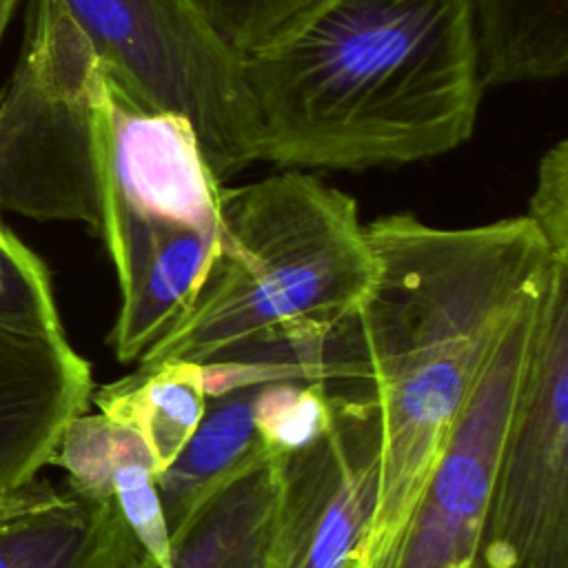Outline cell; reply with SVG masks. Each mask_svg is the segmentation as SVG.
Instances as JSON below:
<instances>
[{"mask_svg": "<svg viewBox=\"0 0 568 568\" xmlns=\"http://www.w3.org/2000/svg\"><path fill=\"white\" fill-rule=\"evenodd\" d=\"M7 499H9V497H7ZM7 499H2V501H0V506H2V504H4V501H7Z\"/></svg>", "mask_w": 568, "mask_h": 568, "instance_id": "7402d4cb", "label": "cell"}, {"mask_svg": "<svg viewBox=\"0 0 568 568\" xmlns=\"http://www.w3.org/2000/svg\"><path fill=\"white\" fill-rule=\"evenodd\" d=\"M106 71L55 0H31L0 93V206L100 229V102Z\"/></svg>", "mask_w": 568, "mask_h": 568, "instance_id": "277c9868", "label": "cell"}, {"mask_svg": "<svg viewBox=\"0 0 568 568\" xmlns=\"http://www.w3.org/2000/svg\"><path fill=\"white\" fill-rule=\"evenodd\" d=\"M220 180L191 122L126 98L106 75L100 102V229L115 277L184 231L220 233Z\"/></svg>", "mask_w": 568, "mask_h": 568, "instance_id": "52a82bcc", "label": "cell"}, {"mask_svg": "<svg viewBox=\"0 0 568 568\" xmlns=\"http://www.w3.org/2000/svg\"><path fill=\"white\" fill-rule=\"evenodd\" d=\"M240 58L266 42L313 0H189Z\"/></svg>", "mask_w": 568, "mask_h": 568, "instance_id": "d6986e66", "label": "cell"}, {"mask_svg": "<svg viewBox=\"0 0 568 568\" xmlns=\"http://www.w3.org/2000/svg\"><path fill=\"white\" fill-rule=\"evenodd\" d=\"M260 160L366 169L464 144L481 100L470 0H313L242 55Z\"/></svg>", "mask_w": 568, "mask_h": 568, "instance_id": "7a4b0ae2", "label": "cell"}, {"mask_svg": "<svg viewBox=\"0 0 568 568\" xmlns=\"http://www.w3.org/2000/svg\"><path fill=\"white\" fill-rule=\"evenodd\" d=\"M18 2H20V0H0V40H2V36H4V29H7V24H9V20H11V16H13L16 7H18Z\"/></svg>", "mask_w": 568, "mask_h": 568, "instance_id": "44dd1931", "label": "cell"}, {"mask_svg": "<svg viewBox=\"0 0 568 568\" xmlns=\"http://www.w3.org/2000/svg\"><path fill=\"white\" fill-rule=\"evenodd\" d=\"M375 493V422L333 406L328 430L284 457L266 568H355Z\"/></svg>", "mask_w": 568, "mask_h": 568, "instance_id": "9c48e42d", "label": "cell"}, {"mask_svg": "<svg viewBox=\"0 0 568 568\" xmlns=\"http://www.w3.org/2000/svg\"><path fill=\"white\" fill-rule=\"evenodd\" d=\"M51 464L67 470L71 488L111 499L142 550L164 561L169 528L155 484L158 466L140 435L104 413H82L64 428Z\"/></svg>", "mask_w": 568, "mask_h": 568, "instance_id": "4fadbf2b", "label": "cell"}, {"mask_svg": "<svg viewBox=\"0 0 568 568\" xmlns=\"http://www.w3.org/2000/svg\"><path fill=\"white\" fill-rule=\"evenodd\" d=\"M526 215L546 240L550 253L568 260V140H559L539 160Z\"/></svg>", "mask_w": 568, "mask_h": 568, "instance_id": "ffe728a7", "label": "cell"}, {"mask_svg": "<svg viewBox=\"0 0 568 568\" xmlns=\"http://www.w3.org/2000/svg\"><path fill=\"white\" fill-rule=\"evenodd\" d=\"M333 422V406L317 384L266 382L253 399V424L275 455H291L322 437Z\"/></svg>", "mask_w": 568, "mask_h": 568, "instance_id": "e0dca14e", "label": "cell"}, {"mask_svg": "<svg viewBox=\"0 0 568 568\" xmlns=\"http://www.w3.org/2000/svg\"><path fill=\"white\" fill-rule=\"evenodd\" d=\"M373 275L344 191L295 169L222 189L211 268L189 311L135 364H211L320 328L355 306Z\"/></svg>", "mask_w": 568, "mask_h": 568, "instance_id": "3957f363", "label": "cell"}, {"mask_svg": "<svg viewBox=\"0 0 568 568\" xmlns=\"http://www.w3.org/2000/svg\"><path fill=\"white\" fill-rule=\"evenodd\" d=\"M142 546L111 499L31 484L0 506V568H133Z\"/></svg>", "mask_w": 568, "mask_h": 568, "instance_id": "8fae6325", "label": "cell"}, {"mask_svg": "<svg viewBox=\"0 0 568 568\" xmlns=\"http://www.w3.org/2000/svg\"><path fill=\"white\" fill-rule=\"evenodd\" d=\"M539 291L501 333L430 468L386 568L470 566L524 377Z\"/></svg>", "mask_w": 568, "mask_h": 568, "instance_id": "ba28073f", "label": "cell"}, {"mask_svg": "<svg viewBox=\"0 0 568 568\" xmlns=\"http://www.w3.org/2000/svg\"><path fill=\"white\" fill-rule=\"evenodd\" d=\"M375 275L337 320L262 344L284 382L371 415L377 493L355 568H386L413 506L515 313L555 257L528 215L442 229L413 213L364 224Z\"/></svg>", "mask_w": 568, "mask_h": 568, "instance_id": "6da1fadb", "label": "cell"}, {"mask_svg": "<svg viewBox=\"0 0 568 568\" xmlns=\"http://www.w3.org/2000/svg\"><path fill=\"white\" fill-rule=\"evenodd\" d=\"M135 104L186 118L222 182L260 162L242 58L189 0H55Z\"/></svg>", "mask_w": 568, "mask_h": 568, "instance_id": "5b68a950", "label": "cell"}, {"mask_svg": "<svg viewBox=\"0 0 568 568\" xmlns=\"http://www.w3.org/2000/svg\"><path fill=\"white\" fill-rule=\"evenodd\" d=\"M468 568H568V260L537 297L528 357Z\"/></svg>", "mask_w": 568, "mask_h": 568, "instance_id": "8992f818", "label": "cell"}, {"mask_svg": "<svg viewBox=\"0 0 568 568\" xmlns=\"http://www.w3.org/2000/svg\"><path fill=\"white\" fill-rule=\"evenodd\" d=\"M0 324L27 333L64 335L47 266L2 224V220Z\"/></svg>", "mask_w": 568, "mask_h": 568, "instance_id": "ac0fdd59", "label": "cell"}, {"mask_svg": "<svg viewBox=\"0 0 568 568\" xmlns=\"http://www.w3.org/2000/svg\"><path fill=\"white\" fill-rule=\"evenodd\" d=\"M98 413L129 426L164 470L197 428L206 408L202 364L160 362L93 390Z\"/></svg>", "mask_w": 568, "mask_h": 568, "instance_id": "2e32d148", "label": "cell"}, {"mask_svg": "<svg viewBox=\"0 0 568 568\" xmlns=\"http://www.w3.org/2000/svg\"><path fill=\"white\" fill-rule=\"evenodd\" d=\"M481 84L552 80L568 69V0H470Z\"/></svg>", "mask_w": 568, "mask_h": 568, "instance_id": "9a60e30c", "label": "cell"}, {"mask_svg": "<svg viewBox=\"0 0 568 568\" xmlns=\"http://www.w3.org/2000/svg\"><path fill=\"white\" fill-rule=\"evenodd\" d=\"M284 457L266 453L213 490L171 535L164 561L146 552L133 568H266Z\"/></svg>", "mask_w": 568, "mask_h": 568, "instance_id": "7c38bea8", "label": "cell"}, {"mask_svg": "<svg viewBox=\"0 0 568 568\" xmlns=\"http://www.w3.org/2000/svg\"><path fill=\"white\" fill-rule=\"evenodd\" d=\"M257 386L246 384L209 395L197 428L173 462L158 473L155 484L169 535L213 490L268 453L253 424Z\"/></svg>", "mask_w": 568, "mask_h": 568, "instance_id": "5bb4252c", "label": "cell"}, {"mask_svg": "<svg viewBox=\"0 0 568 568\" xmlns=\"http://www.w3.org/2000/svg\"><path fill=\"white\" fill-rule=\"evenodd\" d=\"M93 395L89 362L67 335L0 324V501L36 481Z\"/></svg>", "mask_w": 568, "mask_h": 568, "instance_id": "30bf717a", "label": "cell"}]
</instances>
